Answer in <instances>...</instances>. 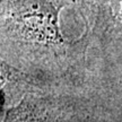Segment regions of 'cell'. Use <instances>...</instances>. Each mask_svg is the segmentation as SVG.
<instances>
[{
  "label": "cell",
  "mask_w": 122,
  "mask_h": 122,
  "mask_svg": "<svg viewBox=\"0 0 122 122\" xmlns=\"http://www.w3.org/2000/svg\"><path fill=\"white\" fill-rule=\"evenodd\" d=\"M68 0H0V59L42 87L58 88L78 72L91 35L68 40L60 27Z\"/></svg>",
  "instance_id": "6da1fadb"
},
{
  "label": "cell",
  "mask_w": 122,
  "mask_h": 122,
  "mask_svg": "<svg viewBox=\"0 0 122 122\" xmlns=\"http://www.w3.org/2000/svg\"><path fill=\"white\" fill-rule=\"evenodd\" d=\"M78 101L58 88H35L25 93L16 104L5 111L2 122H77Z\"/></svg>",
  "instance_id": "7a4b0ae2"
},
{
  "label": "cell",
  "mask_w": 122,
  "mask_h": 122,
  "mask_svg": "<svg viewBox=\"0 0 122 122\" xmlns=\"http://www.w3.org/2000/svg\"><path fill=\"white\" fill-rule=\"evenodd\" d=\"M81 15L92 40L105 42L122 32V0H91Z\"/></svg>",
  "instance_id": "3957f363"
},
{
  "label": "cell",
  "mask_w": 122,
  "mask_h": 122,
  "mask_svg": "<svg viewBox=\"0 0 122 122\" xmlns=\"http://www.w3.org/2000/svg\"><path fill=\"white\" fill-rule=\"evenodd\" d=\"M40 87L42 86L35 80L0 59V115L16 104L25 93Z\"/></svg>",
  "instance_id": "277c9868"
},
{
  "label": "cell",
  "mask_w": 122,
  "mask_h": 122,
  "mask_svg": "<svg viewBox=\"0 0 122 122\" xmlns=\"http://www.w3.org/2000/svg\"><path fill=\"white\" fill-rule=\"evenodd\" d=\"M68 1L70 2V5H75L79 9V13L83 14L85 11V9L87 8L91 0H68Z\"/></svg>",
  "instance_id": "5b68a950"
}]
</instances>
